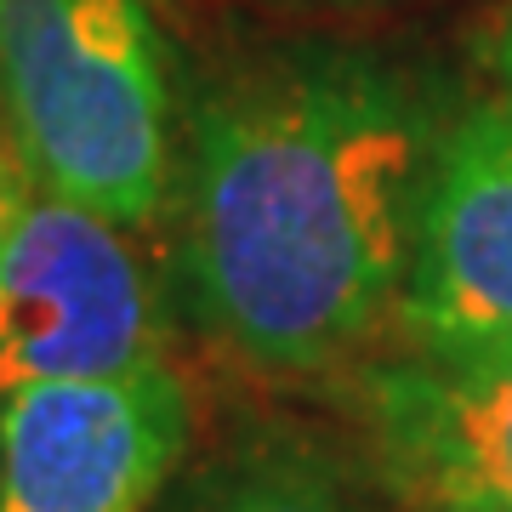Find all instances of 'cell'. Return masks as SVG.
Segmentation results:
<instances>
[{"label":"cell","instance_id":"5","mask_svg":"<svg viewBox=\"0 0 512 512\" xmlns=\"http://www.w3.org/2000/svg\"><path fill=\"white\" fill-rule=\"evenodd\" d=\"M365 433L404 512H512V342H421L376 365Z\"/></svg>","mask_w":512,"mask_h":512},{"label":"cell","instance_id":"9","mask_svg":"<svg viewBox=\"0 0 512 512\" xmlns=\"http://www.w3.org/2000/svg\"><path fill=\"white\" fill-rule=\"evenodd\" d=\"M478 57L495 69V80L512 92V0H501L490 18H484V29H478Z\"/></svg>","mask_w":512,"mask_h":512},{"label":"cell","instance_id":"3","mask_svg":"<svg viewBox=\"0 0 512 512\" xmlns=\"http://www.w3.org/2000/svg\"><path fill=\"white\" fill-rule=\"evenodd\" d=\"M120 228L92 205L29 194L0 251V399L165 365L160 279Z\"/></svg>","mask_w":512,"mask_h":512},{"label":"cell","instance_id":"10","mask_svg":"<svg viewBox=\"0 0 512 512\" xmlns=\"http://www.w3.org/2000/svg\"><path fill=\"white\" fill-rule=\"evenodd\" d=\"M0 131H6V126H0Z\"/></svg>","mask_w":512,"mask_h":512},{"label":"cell","instance_id":"6","mask_svg":"<svg viewBox=\"0 0 512 512\" xmlns=\"http://www.w3.org/2000/svg\"><path fill=\"white\" fill-rule=\"evenodd\" d=\"M416 342H512V92L444 126L404 279Z\"/></svg>","mask_w":512,"mask_h":512},{"label":"cell","instance_id":"1","mask_svg":"<svg viewBox=\"0 0 512 512\" xmlns=\"http://www.w3.org/2000/svg\"><path fill=\"white\" fill-rule=\"evenodd\" d=\"M444 131L370 57H291L200 109L177 279L194 325L268 376L342 365L404 302Z\"/></svg>","mask_w":512,"mask_h":512},{"label":"cell","instance_id":"7","mask_svg":"<svg viewBox=\"0 0 512 512\" xmlns=\"http://www.w3.org/2000/svg\"><path fill=\"white\" fill-rule=\"evenodd\" d=\"M183 512H365L342 467L302 439H256L194 484Z\"/></svg>","mask_w":512,"mask_h":512},{"label":"cell","instance_id":"2","mask_svg":"<svg viewBox=\"0 0 512 512\" xmlns=\"http://www.w3.org/2000/svg\"><path fill=\"white\" fill-rule=\"evenodd\" d=\"M0 120L35 188L114 222L171 194V80L143 0H0Z\"/></svg>","mask_w":512,"mask_h":512},{"label":"cell","instance_id":"4","mask_svg":"<svg viewBox=\"0 0 512 512\" xmlns=\"http://www.w3.org/2000/svg\"><path fill=\"white\" fill-rule=\"evenodd\" d=\"M188 427V387L165 365L18 387L0 399V512H148Z\"/></svg>","mask_w":512,"mask_h":512},{"label":"cell","instance_id":"8","mask_svg":"<svg viewBox=\"0 0 512 512\" xmlns=\"http://www.w3.org/2000/svg\"><path fill=\"white\" fill-rule=\"evenodd\" d=\"M29 188H35V177H29V165L18 160V148H12V137L0 131V251H6V239H12V228H18L23 205H29Z\"/></svg>","mask_w":512,"mask_h":512}]
</instances>
